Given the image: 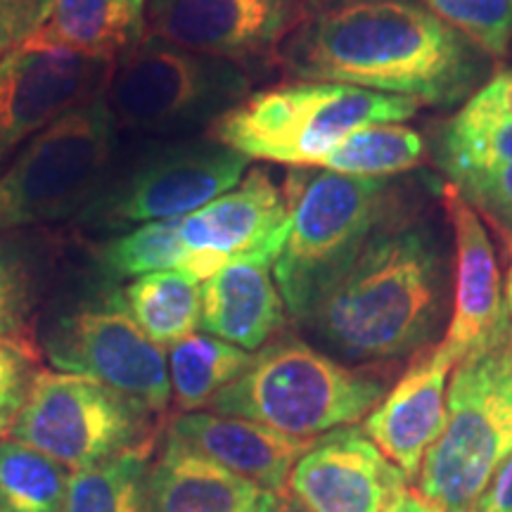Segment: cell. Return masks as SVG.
Instances as JSON below:
<instances>
[{
  "label": "cell",
  "instance_id": "cell-1",
  "mask_svg": "<svg viewBox=\"0 0 512 512\" xmlns=\"http://www.w3.org/2000/svg\"><path fill=\"white\" fill-rule=\"evenodd\" d=\"M278 67L292 79L453 107L484 86L491 57L422 0H313Z\"/></svg>",
  "mask_w": 512,
  "mask_h": 512
},
{
  "label": "cell",
  "instance_id": "cell-2",
  "mask_svg": "<svg viewBox=\"0 0 512 512\" xmlns=\"http://www.w3.org/2000/svg\"><path fill=\"white\" fill-rule=\"evenodd\" d=\"M448 271L444 226L396 202L354 266L297 325L344 366L418 356L451 316Z\"/></svg>",
  "mask_w": 512,
  "mask_h": 512
},
{
  "label": "cell",
  "instance_id": "cell-3",
  "mask_svg": "<svg viewBox=\"0 0 512 512\" xmlns=\"http://www.w3.org/2000/svg\"><path fill=\"white\" fill-rule=\"evenodd\" d=\"M287 228L273 278L287 316L299 323L354 266L363 247L399 202L394 178L342 176L294 166L285 185Z\"/></svg>",
  "mask_w": 512,
  "mask_h": 512
},
{
  "label": "cell",
  "instance_id": "cell-4",
  "mask_svg": "<svg viewBox=\"0 0 512 512\" xmlns=\"http://www.w3.org/2000/svg\"><path fill=\"white\" fill-rule=\"evenodd\" d=\"M512 456V318L456 363L446 425L422 460L418 494L441 512H477L491 479Z\"/></svg>",
  "mask_w": 512,
  "mask_h": 512
},
{
  "label": "cell",
  "instance_id": "cell-5",
  "mask_svg": "<svg viewBox=\"0 0 512 512\" xmlns=\"http://www.w3.org/2000/svg\"><path fill=\"white\" fill-rule=\"evenodd\" d=\"M389 392L373 368L344 366L306 339L278 335L254 351L209 411L247 418L297 439H318L366 420Z\"/></svg>",
  "mask_w": 512,
  "mask_h": 512
},
{
  "label": "cell",
  "instance_id": "cell-6",
  "mask_svg": "<svg viewBox=\"0 0 512 512\" xmlns=\"http://www.w3.org/2000/svg\"><path fill=\"white\" fill-rule=\"evenodd\" d=\"M411 98L330 81H285L249 93L209 128V136L256 162L318 166L337 143L368 124H401Z\"/></svg>",
  "mask_w": 512,
  "mask_h": 512
},
{
  "label": "cell",
  "instance_id": "cell-7",
  "mask_svg": "<svg viewBox=\"0 0 512 512\" xmlns=\"http://www.w3.org/2000/svg\"><path fill=\"white\" fill-rule=\"evenodd\" d=\"M238 64L192 53L155 34L114 57L105 83L119 131L157 138L200 136L252 93Z\"/></svg>",
  "mask_w": 512,
  "mask_h": 512
},
{
  "label": "cell",
  "instance_id": "cell-8",
  "mask_svg": "<svg viewBox=\"0 0 512 512\" xmlns=\"http://www.w3.org/2000/svg\"><path fill=\"white\" fill-rule=\"evenodd\" d=\"M249 162L211 136L157 138L124 162L114 159L76 221L119 235L145 223L183 219L233 190Z\"/></svg>",
  "mask_w": 512,
  "mask_h": 512
},
{
  "label": "cell",
  "instance_id": "cell-9",
  "mask_svg": "<svg viewBox=\"0 0 512 512\" xmlns=\"http://www.w3.org/2000/svg\"><path fill=\"white\" fill-rule=\"evenodd\" d=\"M117 133L100 88L31 138L0 174V235L76 219L112 169Z\"/></svg>",
  "mask_w": 512,
  "mask_h": 512
},
{
  "label": "cell",
  "instance_id": "cell-10",
  "mask_svg": "<svg viewBox=\"0 0 512 512\" xmlns=\"http://www.w3.org/2000/svg\"><path fill=\"white\" fill-rule=\"evenodd\" d=\"M159 418L88 377L41 370L8 439L79 472L133 448L157 444Z\"/></svg>",
  "mask_w": 512,
  "mask_h": 512
},
{
  "label": "cell",
  "instance_id": "cell-11",
  "mask_svg": "<svg viewBox=\"0 0 512 512\" xmlns=\"http://www.w3.org/2000/svg\"><path fill=\"white\" fill-rule=\"evenodd\" d=\"M43 351L60 373L88 377L164 415L171 406L166 351L128 313L121 290L53 320Z\"/></svg>",
  "mask_w": 512,
  "mask_h": 512
},
{
  "label": "cell",
  "instance_id": "cell-12",
  "mask_svg": "<svg viewBox=\"0 0 512 512\" xmlns=\"http://www.w3.org/2000/svg\"><path fill=\"white\" fill-rule=\"evenodd\" d=\"M313 0H147L145 31L249 74L278 67L283 43Z\"/></svg>",
  "mask_w": 512,
  "mask_h": 512
},
{
  "label": "cell",
  "instance_id": "cell-13",
  "mask_svg": "<svg viewBox=\"0 0 512 512\" xmlns=\"http://www.w3.org/2000/svg\"><path fill=\"white\" fill-rule=\"evenodd\" d=\"M112 64V57L79 53L38 34L5 57L0 62V164L105 88Z\"/></svg>",
  "mask_w": 512,
  "mask_h": 512
},
{
  "label": "cell",
  "instance_id": "cell-14",
  "mask_svg": "<svg viewBox=\"0 0 512 512\" xmlns=\"http://www.w3.org/2000/svg\"><path fill=\"white\" fill-rule=\"evenodd\" d=\"M285 228V192L264 166H254L233 190L176 219V235L185 252L181 271L204 283L230 261H275Z\"/></svg>",
  "mask_w": 512,
  "mask_h": 512
},
{
  "label": "cell",
  "instance_id": "cell-15",
  "mask_svg": "<svg viewBox=\"0 0 512 512\" xmlns=\"http://www.w3.org/2000/svg\"><path fill=\"white\" fill-rule=\"evenodd\" d=\"M403 475L358 425L313 439L292 467L287 491L311 512H387L406 494Z\"/></svg>",
  "mask_w": 512,
  "mask_h": 512
},
{
  "label": "cell",
  "instance_id": "cell-16",
  "mask_svg": "<svg viewBox=\"0 0 512 512\" xmlns=\"http://www.w3.org/2000/svg\"><path fill=\"white\" fill-rule=\"evenodd\" d=\"M456 363L441 342L420 351L363 422V432L411 482L444 432L448 375Z\"/></svg>",
  "mask_w": 512,
  "mask_h": 512
},
{
  "label": "cell",
  "instance_id": "cell-17",
  "mask_svg": "<svg viewBox=\"0 0 512 512\" xmlns=\"http://www.w3.org/2000/svg\"><path fill=\"white\" fill-rule=\"evenodd\" d=\"M439 192L456 247V285L441 347L460 361L494 332L505 313V299L498 261L482 216L456 185H441Z\"/></svg>",
  "mask_w": 512,
  "mask_h": 512
},
{
  "label": "cell",
  "instance_id": "cell-18",
  "mask_svg": "<svg viewBox=\"0 0 512 512\" xmlns=\"http://www.w3.org/2000/svg\"><path fill=\"white\" fill-rule=\"evenodd\" d=\"M166 432L268 494L287 491L292 467L313 441L214 411L178 413Z\"/></svg>",
  "mask_w": 512,
  "mask_h": 512
},
{
  "label": "cell",
  "instance_id": "cell-19",
  "mask_svg": "<svg viewBox=\"0 0 512 512\" xmlns=\"http://www.w3.org/2000/svg\"><path fill=\"white\" fill-rule=\"evenodd\" d=\"M287 320L273 278V259L230 261L202 283L204 335L254 354L285 330Z\"/></svg>",
  "mask_w": 512,
  "mask_h": 512
},
{
  "label": "cell",
  "instance_id": "cell-20",
  "mask_svg": "<svg viewBox=\"0 0 512 512\" xmlns=\"http://www.w3.org/2000/svg\"><path fill=\"white\" fill-rule=\"evenodd\" d=\"M264 494L169 432L147 472V512H256Z\"/></svg>",
  "mask_w": 512,
  "mask_h": 512
},
{
  "label": "cell",
  "instance_id": "cell-21",
  "mask_svg": "<svg viewBox=\"0 0 512 512\" xmlns=\"http://www.w3.org/2000/svg\"><path fill=\"white\" fill-rule=\"evenodd\" d=\"M145 10L147 0H53L38 36L114 60L145 36Z\"/></svg>",
  "mask_w": 512,
  "mask_h": 512
},
{
  "label": "cell",
  "instance_id": "cell-22",
  "mask_svg": "<svg viewBox=\"0 0 512 512\" xmlns=\"http://www.w3.org/2000/svg\"><path fill=\"white\" fill-rule=\"evenodd\" d=\"M128 313L162 349L195 335L202 316V283L185 271H155L121 287Z\"/></svg>",
  "mask_w": 512,
  "mask_h": 512
},
{
  "label": "cell",
  "instance_id": "cell-23",
  "mask_svg": "<svg viewBox=\"0 0 512 512\" xmlns=\"http://www.w3.org/2000/svg\"><path fill=\"white\" fill-rule=\"evenodd\" d=\"M252 358V351L200 332L171 344L166 354L171 403H176L178 413H197L209 408L216 394L245 373Z\"/></svg>",
  "mask_w": 512,
  "mask_h": 512
},
{
  "label": "cell",
  "instance_id": "cell-24",
  "mask_svg": "<svg viewBox=\"0 0 512 512\" xmlns=\"http://www.w3.org/2000/svg\"><path fill=\"white\" fill-rule=\"evenodd\" d=\"M427 157V143L403 124H368L351 131L342 143L320 159V169L342 176L394 178L418 169Z\"/></svg>",
  "mask_w": 512,
  "mask_h": 512
},
{
  "label": "cell",
  "instance_id": "cell-25",
  "mask_svg": "<svg viewBox=\"0 0 512 512\" xmlns=\"http://www.w3.org/2000/svg\"><path fill=\"white\" fill-rule=\"evenodd\" d=\"M155 444L72 472L60 512H147V472Z\"/></svg>",
  "mask_w": 512,
  "mask_h": 512
},
{
  "label": "cell",
  "instance_id": "cell-26",
  "mask_svg": "<svg viewBox=\"0 0 512 512\" xmlns=\"http://www.w3.org/2000/svg\"><path fill=\"white\" fill-rule=\"evenodd\" d=\"M434 162L448 181L467 171L512 164V121L465 102L434 138Z\"/></svg>",
  "mask_w": 512,
  "mask_h": 512
},
{
  "label": "cell",
  "instance_id": "cell-27",
  "mask_svg": "<svg viewBox=\"0 0 512 512\" xmlns=\"http://www.w3.org/2000/svg\"><path fill=\"white\" fill-rule=\"evenodd\" d=\"M69 470L15 439L0 441V505L8 512H60Z\"/></svg>",
  "mask_w": 512,
  "mask_h": 512
},
{
  "label": "cell",
  "instance_id": "cell-28",
  "mask_svg": "<svg viewBox=\"0 0 512 512\" xmlns=\"http://www.w3.org/2000/svg\"><path fill=\"white\" fill-rule=\"evenodd\" d=\"M95 264L114 280L138 278L155 271H181L185 252L178 242L176 221L145 223L112 235L95 249Z\"/></svg>",
  "mask_w": 512,
  "mask_h": 512
},
{
  "label": "cell",
  "instance_id": "cell-29",
  "mask_svg": "<svg viewBox=\"0 0 512 512\" xmlns=\"http://www.w3.org/2000/svg\"><path fill=\"white\" fill-rule=\"evenodd\" d=\"M444 22L463 31L489 57H503L512 43V0H422Z\"/></svg>",
  "mask_w": 512,
  "mask_h": 512
},
{
  "label": "cell",
  "instance_id": "cell-30",
  "mask_svg": "<svg viewBox=\"0 0 512 512\" xmlns=\"http://www.w3.org/2000/svg\"><path fill=\"white\" fill-rule=\"evenodd\" d=\"M34 309V273L15 245L0 240V335L27 339Z\"/></svg>",
  "mask_w": 512,
  "mask_h": 512
},
{
  "label": "cell",
  "instance_id": "cell-31",
  "mask_svg": "<svg viewBox=\"0 0 512 512\" xmlns=\"http://www.w3.org/2000/svg\"><path fill=\"white\" fill-rule=\"evenodd\" d=\"M38 373L36 344L0 335V439L10 434Z\"/></svg>",
  "mask_w": 512,
  "mask_h": 512
},
{
  "label": "cell",
  "instance_id": "cell-32",
  "mask_svg": "<svg viewBox=\"0 0 512 512\" xmlns=\"http://www.w3.org/2000/svg\"><path fill=\"white\" fill-rule=\"evenodd\" d=\"M472 207L512 235V164L467 171L448 181Z\"/></svg>",
  "mask_w": 512,
  "mask_h": 512
},
{
  "label": "cell",
  "instance_id": "cell-33",
  "mask_svg": "<svg viewBox=\"0 0 512 512\" xmlns=\"http://www.w3.org/2000/svg\"><path fill=\"white\" fill-rule=\"evenodd\" d=\"M53 0H0V62L48 22Z\"/></svg>",
  "mask_w": 512,
  "mask_h": 512
},
{
  "label": "cell",
  "instance_id": "cell-34",
  "mask_svg": "<svg viewBox=\"0 0 512 512\" xmlns=\"http://www.w3.org/2000/svg\"><path fill=\"white\" fill-rule=\"evenodd\" d=\"M472 107L484 110L496 117L510 119L512 121V72H501L491 76L479 91L472 95L470 100Z\"/></svg>",
  "mask_w": 512,
  "mask_h": 512
},
{
  "label": "cell",
  "instance_id": "cell-35",
  "mask_svg": "<svg viewBox=\"0 0 512 512\" xmlns=\"http://www.w3.org/2000/svg\"><path fill=\"white\" fill-rule=\"evenodd\" d=\"M477 512H512V456L491 479Z\"/></svg>",
  "mask_w": 512,
  "mask_h": 512
},
{
  "label": "cell",
  "instance_id": "cell-36",
  "mask_svg": "<svg viewBox=\"0 0 512 512\" xmlns=\"http://www.w3.org/2000/svg\"><path fill=\"white\" fill-rule=\"evenodd\" d=\"M256 512H311V510L299 503L290 491H283V494H268L266 491Z\"/></svg>",
  "mask_w": 512,
  "mask_h": 512
},
{
  "label": "cell",
  "instance_id": "cell-37",
  "mask_svg": "<svg viewBox=\"0 0 512 512\" xmlns=\"http://www.w3.org/2000/svg\"><path fill=\"white\" fill-rule=\"evenodd\" d=\"M387 512H441L430 501H425L418 491H406Z\"/></svg>",
  "mask_w": 512,
  "mask_h": 512
},
{
  "label": "cell",
  "instance_id": "cell-38",
  "mask_svg": "<svg viewBox=\"0 0 512 512\" xmlns=\"http://www.w3.org/2000/svg\"><path fill=\"white\" fill-rule=\"evenodd\" d=\"M508 247H510V268L508 275H505V309H508L512 318V235H508Z\"/></svg>",
  "mask_w": 512,
  "mask_h": 512
},
{
  "label": "cell",
  "instance_id": "cell-39",
  "mask_svg": "<svg viewBox=\"0 0 512 512\" xmlns=\"http://www.w3.org/2000/svg\"><path fill=\"white\" fill-rule=\"evenodd\" d=\"M0 512H8V510H5V508H3V505H0Z\"/></svg>",
  "mask_w": 512,
  "mask_h": 512
}]
</instances>
